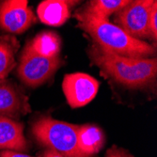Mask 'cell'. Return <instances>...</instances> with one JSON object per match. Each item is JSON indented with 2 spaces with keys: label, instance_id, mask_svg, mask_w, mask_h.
Returning <instances> with one entry per match:
<instances>
[{
  "label": "cell",
  "instance_id": "9a60e30c",
  "mask_svg": "<svg viewBox=\"0 0 157 157\" xmlns=\"http://www.w3.org/2000/svg\"><path fill=\"white\" fill-rule=\"evenodd\" d=\"M149 34L152 37L153 40L157 38V3L153 5L149 18Z\"/></svg>",
  "mask_w": 157,
  "mask_h": 157
},
{
  "label": "cell",
  "instance_id": "9c48e42d",
  "mask_svg": "<svg viewBox=\"0 0 157 157\" xmlns=\"http://www.w3.org/2000/svg\"><path fill=\"white\" fill-rule=\"evenodd\" d=\"M26 146L23 124L10 118L0 117V150L25 151Z\"/></svg>",
  "mask_w": 157,
  "mask_h": 157
},
{
  "label": "cell",
  "instance_id": "5bb4252c",
  "mask_svg": "<svg viewBox=\"0 0 157 157\" xmlns=\"http://www.w3.org/2000/svg\"><path fill=\"white\" fill-rule=\"evenodd\" d=\"M129 2L128 0H92L81 10L99 19H107L110 14L118 12Z\"/></svg>",
  "mask_w": 157,
  "mask_h": 157
},
{
  "label": "cell",
  "instance_id": "2e32d148",
  "mask_svg": "<svg viewBox=\"0 0 157 157\" xmlns=\"http://www.w3.org/2000/svg\"><path fill=\"white\" fill-rule=\"evenodd\" d=\"M0 157H32L25 153H20L15 151H3L0 152Z\"/></svg>",
  "mask_w": 157,
  "mask_h": 157
},
{
  "label": "cell",
  "instance_id": "4fadbf2b",
  "mask_svg": "<svg viewBox=\"0 0 157 157\" xmlns=\"http://www.w3.org/2000/svg\"><path fill=\"white\" fill-rule=\"evenodd\" d=\"M17 40L8 34H0V80L5 79L15 67Z\"/></svg>",
  "mask_w": 157,
  "mask_h": 157
},
{
  "label": "cell",
  "instance_id": "8992f818",
  "mask_svg": "<svg viewBox=\"0 0 157 157\" xmlns=\"http://www.w3.org/2000/svg\"><path fill=\"white\" fill-rule=\"evenodd\" d=\"M99 86L100 82L96 78L87 74L75 73L64 76L62 89L70 106L78 108L92 101Z\"/></svg>",
  "mask_w": 157,
  "mask_h": 157
},
{
  "label": "cell",
  "instance_id": "7c38bea8",
  "mask_svg": "<svg viewBox=\"0 0 157 157\" xmlns=\"http://www.w3.org/2000/svg\"><path fill=\"white\" fill-rule=\"evenodd\" d=\"M34 52L45 58H59L61 48L60 37L52 31H44L38 34L29 44Z\"/></svg>",
  "mask_w": 157,
  "mask_h": 157
},
{
  "label": "cell",
  "instance_id": "277c9868",
  "mask_svg": "<svg viewBox=\"0 0 157 157\" xmlns=\"http://www.w3.org/2000/svg\"><path fill=\"white\" fill-rule=\"evenodd\" d=\"M59 58H45L32 50L26 44L22 52L17 69L20 79L28 87H38L48 80L60 66Z\"/></svg>",
  "mask_w": 157,
  "mask_h": 157
},
{
  "label": "cell",
  "instance_id": "7a4b0ae2",
  "mask_svg": "<svg viewBox=\"0 0 157 157\" xmlns=\"http://www.w3.org/2000/svg\"><path fill=\"white\" fill-rule=\"evenodd\" d=\"M92 63L118 83L131 89L144 88L156 78L157 59H130L111 53L93 44L89 48Z\"/></svg>",
  "mask_w": 157,
  "mask_h": 157
},
{
  "label": "cell",
  "instance_id": "ac0fdd59",
  "mask_svg": "<svg viewBox=\"0 0 157 157\" xmlns=\"http://www.w3.org/2000/svg\"><path fill=\"white\" fill-rule=\"evenodd\" d=\"M44 157H64V156H62L61 154H59V152H56L52 149H48L44 152Z\"/></svg>",
  "mask_w": 157,
  "mask_h": 157
},
{
  "label": "cell",
  "instance_id": "5b68a950",
  "mask_svg": "<svg viewBox=\"0 0 157 157\" xmlns=\"http://www.w3.org/2000/svg\"><path fill=\"white\" fill-rule=\"evenodd\" d=\"M156 1L136 0L130 1L117 12L116 21L120 27L131 37L139 40L149 34V18Z\"/></svg>",
  "mask_w": 157,
  "mask_h": 157
},
{
  "label": "cell",
  "instance_id": "3957f363",
  "mask_svg": "<svg viewBox=\"0 0 157 157\" xmlns=\"http://www.w3.org/2000/svg\"><path fill=\"white\" fill-rule=\"evenodd\" d=\"M78 128L51 117H42L33 124L32 132L39 142L64 157H88L78 146Z\"/></svg>",
  "mask_w": 157,
  "mask_h": 157
},
{
  "label": "cell",
  "instance_id": "e0dca14e",
  "mask_svg": "<svg viewBox=\"0 0 157 157\" xmlns=\"http://www.w3.org/2000/svg\"><path fill=\"white\" fill-rule=\"evenodd\" d=\"M106 157H129L126 153H124L121 150H117V149H112L108 151Z\"/></svg>",
  "mask_w": 157,
  "mask_h": 157
},
{
  "label": "cell",
  "instance_id": "30bf717a",
  "mask_svg": "<svg viewBox=\"0 0 157 157\" xmlns=\"http://www.w3.org/2000/svg\"><path fill=\"white\" fill-rule=\"evenodd\" d=\"M40 20L48 25L59 26L70 17V2L64 0H46L38 6Z\"/></svg>",
  "mask_w": 157,
  "mask_h": 157
},
{
  "label": "cell",
  "instance_id": "8fae6325",
  "mask_svg": "<svg viewBox=\"0 0 157 157\" xmlns=\"http://www.w3.org/2000/svg\"><path fill=\"white\" fill-rule=\"evenodd\" d=\"M77 137L80 151L88 157L101 150L105 141L103 131L92 124L79 126Z\"/></svg>",
  "mask_w": 157,
  "mask_h": 157
},
{
  "label": "cell",
  "instance_id": "52a82bcc",
  "mask_svg": "<svg viewBox=\"0 0 157 157\" xmlns=\"http://www.w3.org/2000/svg\"><path fill=\"white\" fill-rule=\"evenodd\" d=\"M35 22L27 1L7 0L0 2V27L12 34H21Z\"/></svg>",
  "mask_w": 157,
  "mask_h": 157
},
{
  "label": "cell",
  "instance_id": "6da1fadb",
  "mask_svg": "<svg viewBox=\"0 0 157 157\" xmlns=\"http://www.w3.org/2000/svg\"><path fill=\"white\" fill-rule=\"evenodd\" d=\"M75 17L79 21V27L92 38L95 44L105 50L130 59L155 58L156 52L152 45L131 37L107 19L93 17L81 10L76 12Z\"/></svg>",
  "mask_w": 157,
  "mask_h": 157
},
{
  "label": "cell",
  "instance_id": "ba28073f",
  "mask_svg": "<svg viewBox=\"0 0 157 157\" xmlns=\"http://www.w3.org/2000/svg\"><path fill=\"white\" fill-rule=\"evenodd\" d=\"M29 111L26 96L10 81L0 80V117L17 118Z\"/></svg>",
  "mask_w": 157,
  "mask_h": 157
}]
</instances>
